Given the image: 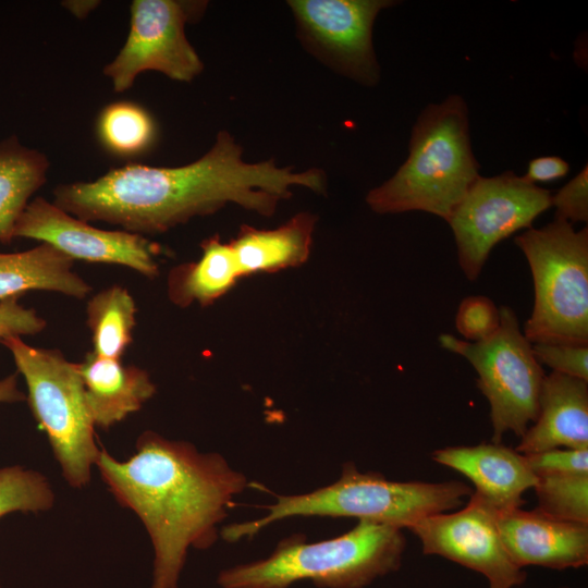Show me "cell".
<instances>
[{
    "label": "cell",
    "instance_id": "obj_14",
    "mask_svg": "<svg viewBox=\"0 0 588 588\" xmlns=\"http://www.w3.org/2000/svg\"><path fill=\"white\" fill-rule=\"evenodd\" d=\"M497 526L511 561L519 568L563 571L588 564V524L516 507L497 510Z\"/></svg>",
    "mask_w": 588,
    "mask_h": 588
},
{
    "label": "cell",
    "instance_id": "obj_35",
    "mask_svg": "<svg viewBox=\"0 0 588 588\" xmlns=\"http://www.w3.org/2000/svg\"><path fill=\"white\" fill-rule=\"evenodd\" d=\"M0 588H1V583H0Z\"/></svg>",
    "mask_w": 588,
    "mask_h": 588
},
{
    "label": "cell",
    "instance_id": "obj_1",
    "mask_svg": "<svg viewBox=\"0 0 588 588\" xmlns=\"http://www.w3.org/2000/svg\"><path fill=\"white\" fill-rule=\"evenodd\" d=\"M294 186L324 194L327 175L319 168L279 167L273 159L246 162L235 137L220 131L211 148L188 164L111 169L95 181L56 187L53 204L87 222L158 234L228 204L270 217Z\"/></svg>",
    "mask_w": 588,
    "mask_h": 588
},
{
    "label": "cell",
    "instance_id": "obj_3",
    "mask_svg": "<svg viewBox=\"0 0 588 588\" xmlns=\"http://www.w3.org/2000/svg\"><path fill=\"white\" fill-rule=\"evenodd\" d=\"M470 143L468 109L458 95L431 103L413 126L408 157L366 195L379 215L425 211L448 222L480 175Z\"/></svg>",
    "mask_w": 588,
    "mask_h": 588
},
{
    "label": "cell",
    "instance_id": "obj_23",
    "mask_svg": "<svg viewBox=\"0 0 588 588\" xmlns=\"http://www.w3.org/2000/svg\"><path fill=\"white\" fill-rule=\"evenodd\" d=\"M97 134L102 146L120 157H134L154 144L157 130L149 112L131 101L105 107L97 121Z\"/></svg>",
    "mask_w": 588,
    "mask_h": 588
},
{
    "label": "cell",
    "instance_id": "obj_25",
    "mask_svg": "<svg viewBox=\"0 0 588 588\" xmlns=\"http://www.w3.org/2000/svg\"><path fill=\"white\" fill-rule=\"evenodd\" d=\"M54 504L46 476L20 465L0 468V517L13 513H39Z\"/></svg>",
    "mask_w": 588,
    "mask_h": 588
},
{
    "label": "cell",
    "instance_id": "obj_33",
    "mask_svg": "<svg viewBox=\"0 0 588 588\" xmlns=\"http://www.w3.org/2000/svg\"><path fill=\"white\" fill-rule=\"evenodd\" d=\"M99 1L94 0H78V1H64L63 5L68 8L78 19H84L93 11Z\"/></svg>",
    "mask_w": 588,
    "mask_h": 588
},
{
    "label": "cell",
    "instance_id": "obj_10",
    "mask_svg": "<svg viewBox=\"0 0 588 588\" xmlns=\"http://www.w3.org/2000/svg\"><path fill=\"white\" fill-rule=\"evenodd\" d=\"M206 7V1L134 0L125 44L103 70L113 89H128L138 74L150 70L185 83L198 76L204 63L185 35V25L199 19Z\"/></svg>",
    "mask_w": 588,
    "mask_h": 588
},
{
    "label": "cell",
    "instance_id": "obj_30",
    "mask_svg": "<svg viewBox=\"0 0 588 588\" xmlns=\"http://www.w3.org/2000/svg\"><path fill=\"white\" fill-rule=\"evenodd\" d=\"M17 298L0 301V343L12 336L37 334L47 324L34 309L20 305Z\"/></svg>",
    "mask_w": 588,
    "mask_h": 588
},
{
    "label": "cell",
    "instance_id": "obj_20",
    "mask_svg": "<svg viewBox=\"0 0 588 588\" xmlns=\"http://www.w3.org/2000/svg\"><path fill=\"white\" fill-rule=\"evenodd\" d=\"M197 261L174 267L168 277V296L180 307L198 303L203 307L215 303L241 279L230 243L218 235L200 244Z\"/></svg>",
    "mask_w": 588,
    "mask_h": 588
},
{
    "label": "cell",
    "instance_id": "obj_12",
    "mask_svg": "<svg viewBox=\"0 0 588 588\" xmlns=\"http://www.w3.org/2000/svg\"><path fill=\"white\" fill-rule=\"evenodd\" d=\"M409 530L420 540L422 553L438 555L481 574L489 588H516L527 573L510 559L497 526V509L477 492L454 513H438Z\"/></svg>",
    "mask_w": 588,
    "mask_h": 588
},
{
    "label": "cell",
    "instance_id": "obj_29",
    "mask_svg": "<svg viewBox=\"0 0 588 588\" xmlns=\"http://www.w3.org/2000/svg\"><path fill=\"white\" fill-rule=\"evenodd\" d=\"M523 455L536 476L588 473V450L561 448Z\"/></svg>",
    "mask_w": 588,
    "mask_h": 588
},
{
    "label": "cell",
    "instance_id": "obj_27",
    "mask_svg": "<svg viewBox=\"0 0 588 588\" xmlns=\"http://www.w3.org/2000/svg\"><path fill=\"white\" fill-rule=\"evenodd\" d=\"M532 352L552 371L588 381V346L536 343Z\"/></svg>",
    "mask_w": 588,
    "mask_h": 588
},
{
    "label": "cell",
    "instance_id": "obj_11",
    "mask_svg": "<svg viewBox=\"0 0 588 588\" xmlns=\"http://www.w3.org/2000/svg\"><path fill=\"white\" fill-rule=\"evenodd\" d=\"M390 0H289L296 34L321 63L356 83L373 86L380 68L372 28Z\"/></svg>",
    "mask_w": 588,
    "mask_h": 588
},
{
    "label": "cell",
    "instance_id": "obj_26",
    "mask_svg": "<svg viewBox=\"0 0 588 588\" xmlns=\"http://www.w3.org/2000/svg\"><path fill=\"white\" fill-rule=\"evenodd\" d=\"M455 326L469 342L481 341L499 328L500 311L490 298L469 296L460 304Z\"/></svg>",
    "mask_w": 588,
    "mask_h": 588
},
{
    "label": "cell",
    "instance_id": "obj_13",
    "mask_svg": "<svg viewBox=\"0 0 588 588\" xmlns=\"http://www.w3.org/2000/svg\"><path fill=\"white\" fill-rule=\"evenodd\" d=\"M14 237L46 243L72 260L114 264L154 279L159 273L156 260L161 246L140 234L95 228L36 197L27 204L14 228Z\"/></svg>",
    "mask_w": 588,
    "mask_h": 588
},
{
    "label": "cell",
    "instance_id": "obj_22",
    "mask_svg": "<svg viewBox=\"0 0 588 588\" xmlns=\"http://www.w3.org/2000/svg\"><path fill=\"white\" fill-rule=\"evenodd\" d=\"M87 326L91 333L93 353L121 359L133 341L136 304L130 292L112 285L95 294L87 304Z\"/></svg>",
    "mask_w": 588,
    "mask_h": 588
},
{
    "label": "cell",
    "instance_id": "obj_17",
    "mask_svg": "<svg viewBox=\"0 0 588 588\" xmlns=\"http://www.w3.org/2000/svg\"><path fill=\"white\" fill-rule=\"evenodd\" d=\"M76 367L95 427L109 429L139 411L157 391L146 370L125 366L121 359L89 352Z\"/></svg>",
    "mask_w": 588,
    "mask_h": 588
},
{
    "label": "cell",
    "instance_id": "obj_21",
    "mask_svg": "<svg viewBox=\"0 0 588 588\" xmlns=\"http://www.w3.org/2000/svg\"><path fill=\"white\" fill-rule=\"evenodd\" d=\"M47 157L20 144L16 136L0 142V243L14 238V228L30 196L46 182Z\"/></svg>",
    "mask_w": 588,
    "mask_h": 588
},
{
    "label": "cell",
    "instance_id": "obj_19",
    "mask_svg": "<svg viewBox=\"0 0 588 588\" xmlns=\"http://www.w3.org/2000/svg\"><path fill=\"white\" fill-rule=\"evenodd\" d=\"M73 261L46 243L25 252L0 253V301L32 290L84 298L91 287L72 270Z\"/></svg>",
    "mask_w": 588,
    "mask_h": 588
},
{
    "label": "cell",
    "instance_id": "obj_16",
    "mask_svg": "<svg viewBox=\"0 0 588 588\" xmlns=\"http://www.w3.org/2000/svg\"><path fill=\"white\" fill-rule=\"evenodd\" d=\"M561 448L588 450V381L552 371L542 382L538 416L515 450L531 454Z\"/></svg>",
    "mask_w": 588,
    "mask_h": 588
},
{
    "label": "cell",
    "instance_id": "obj_9",
    "mask_svg": "<svg viewBox=\"0 0 588 588\" xmlns=\"http://www.w3.org/2000/svg\"><path fill=\"white\" fill-rule=\"evenodd\" d=\"M552 207V194L512 171L479 175L451 215L458 264L465 277L476 280L492 248Z\"/></svg>",
    "mask_w": 588,
    "mask_h": 588
},
{
    "label": "cell",
    "instance_id": "obj_32",
    "mask_svg": "<svg viewBox=\"0 0 588 588\" xmlns=\"http://www.w3.org/2000/svg\"><path fill=\"white\" fill-rule=\"evenodd\" d=\"M25 399V394L17 387V373L0 379V403H16Z\"/></svg>",
    "mask_w": 588,
    "mask_h": 588
},
{
    "label": "cell",
    "instance_id": "obj_7",
    "mask_svg": "<svg viewBox=\"0 0 588 588\" xmlns=\"http://www.w3.org/2000/svg\"><path fill=\"white\" fill-rule=\"evenodd\" d=\"M2 344L24 377L29 408L47 434L63 478L73 488L86 487L100 449L76 363L59 350L34 347L20 336Z\"/></svg>",
    "mask_w": 588,
    "mask_h": 588
},
{
    "label": "cell",
    "instance_id": "obj_18",
    "mask_svg": "<svg viewBox=\"0 0 588 588\" xmlns=\"http://www.w3.org/2000/svg\"><path fill=\"white\" fill-rule=\"evenodd\" d=\"M317 216L298 212L275 229L242 225L229 243L241 278L299 267L311 252Z\"/></svg>",
    "mask_w": 588,
    "mask_h": 588
},
{
    "label": "cell",
    "instance_id": "obj_4",
    "mask_svg": "<svg viewBox=\"0 0 588 588\" xmlns=\"http://www.w3.org/2000/svg\"><path fill=\"white\" fill-rule=\"evenodd\" d=\"M474 490L458 480L442 482L394 481L376 471L362 473L345 462L340 478L302 494H277L260 518L226 525L220 531L229 542L255 537L267 526L290 517H355L396 528H411L420 519L454 510Z\"/></svg>",
    "mask_w": 588,
    "mask_h": 588
},
{
    "label": "cell",
    "instance_id": "obj_6",
    "mask_svg": "<svg viewBox=\"0 0 588 588\" xmlns=\"http://www.w3.org/2000/svg\"><path fill=\"white\" fill-rule=\"evenodd\" d=\"M532 274L535 302L524 335L531 343L588 346V229L554 219L515 237Z\"/></svg>",
    "mask_w": 588,
    "mask_h": 588
},
{
    "label": "cell",
    "instance_id": "obj_5",
    "mask_svg": "<svg viewBox=\"0 0 588 588\" xmlns=\"http://www.w3.org/2000/svg\"><path fill=\"white\" fill-rule=\"evenodd\" d=\"M406 547L401 528L358 520L347 532L308 543L296 534L261 560L223 569L222 588H289L310 580L319 588H364L396 572Z\"/></svg>",
    "mask_w": 588,
    "mask_h": 588
},
{
    "label": "cell",
    "instance_id": "obj_24",
    "mask_svg": "<svg viewBox=\"0 0 588 588\" xmlns=\"http://www.w3.org/2000/svg\"><path fill=\"white\" fill-rule=\"evenodd\" d=\"M537 510L558 519L588 524V473L538 475Z\"/></svg>",
    "mask_w": 588,
    "mask_h": 588
},
{
    "label": "cell",
    "instance_id": "obj_28",
    "mask_svg": "<svg viewBox=\"0 0 588 588\" xmlns=\"http://www.w3.org/2000/svg\"><path fill=\"white\" fill-rule=\"evenodd\" d=\"M552 206L555 207V218L575 222L588 221V167L566 183L554 196L552 195Z\"/></svg>",
    "mask_w": 588,
    "mask_h": 588
},
{
    "label": "cell",
    "instance_id": "obj_31",
    "mask_svg": "<svg viewBox=\"0 0 588 588\" xmlns=\"http://www.w3.org/2000/svg\"><path fill=\"white\" fill-rule=\"evenodd\" d=\"M569 171V164L556 156L538 157L529 161L527 172L523 176L526 181L551 182L565 176Z\"/></svg>",
    "mask_w": 588,
    "mask_h": 588
},
{
    "label": "cell",
    "instance_id": "obj_34",
    "mask_svg": "<svg viewBox=\"0 0 588 588\" xmlns=\"http://www.w3.org/2000/svg\"><path fill=\"white\" fill-rule=\"evenodd\" d=\"M555 588H571V587L562 586V587H555Z\"/></svg>",
    "mask_w": 588,
    "mask_h": 588
},
{
    "label": "cell",
    "instance_id": "obj_15",
    "mask_svg": "<svg viewBox=\"0 0 588 588\" xmlns=\"http://www.w3.org/2000/svg\"><path fill=\"white\" fill-rule=\"evenodd\" d=\"M432 460L467 477L478 494L497 510L522 507L524 493L537 477L525 456L501 443L448 446L436 450Z\"/></svg>",
    "mask_w": 588,
    "mask_h": 588
},
{
    "label": "cell",
    "instance_id": "obj_2",
    "mask_svg": "<svg viewBox=\"0 0 588 588\" xmlns=\"http://www.w3.org/2000/svg\"><path fill=\"white\" fill-rule=\"evenodd\" d=\"M119 461L100 450L95 466L121 506L145 526L154 549L151 588H177L189 548H210L247 478L219 453L144 431Z\"/></svg>",
    "mask_w": 588,
    "mask_h": 588
},
{
    "label": "cell",
    "instance_id": "obj_8",
    "mask_svg": "<svg viewBox=\"0 0 588 588\" xmlns=\"http://www.w3.org/2000/svg\"><path fill=\"white\" fill-rule=\"evenodd\" d=\"M499 311L500 326L485 340L469 342L446 333L439 336L442 347L465 357L475 368L477 385L490 405L493 443H501L509 431L524 436L538 416L546 377L514 310L502 306Z\"/></svg>",
    "mask_w": 588,
    "mask_h": 588
}]
</instances>
